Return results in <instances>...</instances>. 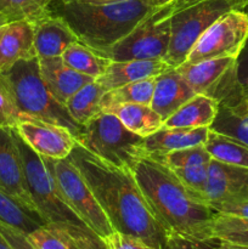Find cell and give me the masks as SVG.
I'll return each instance as SVG.
<instances>
[{
	"label": "cell",
	"instance_id": "2",
	"mask_svg": "<svg viewBox=\"0 0 248 249\" xmlns=\"http://www.w3.org/2000/svg\"><path fill=\"white\" fill-rule=\"evenodd\" d=\"M146 203L165 232L198 240H213L215 212L192 194L172 170L142 155L131 168Z\"/></svg>",
	"mask_w": 248,
	"mask_h": 249
},
{
	"label": "cell",
	"instance_id": "29",
	"mask_svg": "<svg viewBox=\"0 0 248 249\" xmlns=\"http://www.w3.org/2000/svg\"><path fill=\"white\" fill-rule=\"evenodd\" d=\"M56 0H0V15L10 21L33 23L51 11Z\"/></svg>",
	"mask_w": 248,
	"mask_h": 249
},
{
	"label": "cell",
	"instance_id": "10",
	"mask_svg": "<svg viewBox=\"0 0 248 249\" xmlns=\"http://www.w3.org/2000/svg\"><path fill=\"white\" fill-rule=\"evenodd\" d=\"M248 40V15L232 9L221 15L201 36L184 63L223 57L237 58Z\"/></svg>",
	"mask_w": 248,
	"mask_h": 249
},
{
	"label": "cell",
	"instance_id": "22",
	"mask_svg": "<svg viewBox=\"0 0 248 249\" xmlns=\"http://www.w3.org/2000/svg\"><path fill=\"white\" fill-rule=\"evenodd\" d=\"M27 237L36 249H109L106 240L94 231L67 232L44 225Z\"/></svg>",
	"mask_w": 248,
	"mask_h": 249
},
{
	"label": "cell",
	"instance_id": "1",
	"mask_svg": "<svg viewBox=\"0 0 248 249\" xmlns=\"http://www.w3.org/2000/svg\"><path fill=\"white\" fill-rule=\"evenodd\" d=\"M68 158L82 173L114 231L160 248L167 232L151 213L130 169L117 167L77 142Z\"/></svg>",
	"mask_w": 248,
	"mask_h": 249
},
{
	"label": "cell",
	"instance_id": "35",
	"mask_svg": "<svg viewBox=\"0 0 248 249\" xmlns=\"http://www.w3.org/2000/svg\"><path fill=\"white\" fill-rule=\"evenodd\" d=\"M106 242L109 249H160L159 247L150 245L142 238L117 232V231L106 238Z\"/></svg>",
	"mask_w": 248,
	"mask_h": 249
},
{
	"label": "cell",
	"instance_id": "18",
	"mask_svg": "<svg viewBox=\"0 0 248 249\" xmlns=\"http://www.w3.org/2000/svg\"><path fill=\"white\" fill-rule=\"evenodd\" d=\"M41 79L53 97L65 106L67 100L80 88L94 82V78L72 70L62 57L38 58Z\"/></svg>",
	"mask_w": 248,
	"mask_h": 249
},
{
	"label": "cell",
	"instance_id": "32",
	"mask_svg": "<svg viewBox=\"0 0 248 249\" xmlns=\"http://www.w3.org/2000/svg\"><path fill=\"white\" fill-rule=\"evenodd\" d=\"M162 163L164 167L174 172L177 169H184V168L198 167V165H208L212 157L206 150L203 145L192 146V147L182 148V150L172 151L165 155L152 157Z\"/></svg>",
	"mask_w": 248,
	"mask_h": 249
},
{
	"label": "cell",
	"instance_id": "24",
	"mask_svg": "<svg viewBox=\"0 0 248 249\" xmlns=\"http://www.w3.org/2000/svg\"><path fill=\"white\" fill-rule=\"evenodd\" d=\"M106 113L114 114L128 130L143 139L163 126L162 117L147 105H118L106 111Z\"/></svg>",
	"mask_w": 248,
	"mask_h": 249
},
{
	"label": "cell",
	"instance_id": "31",
	"mask_svg": "<svg viewBox=\"0 0 248 249\" xmlns=\"http://www.w3.org/2000/svg\"><path fill=\"white\" fill-rule=\"evenodd\" d=\"M213 236L224 242L248 246V219L216 213L213 221Z\"/></svg>",
	"mask_w": 248,
	"mask_h": 249
},
{
	"label": "cell",
	"instance_id": "40",
	"mask_svg": "<svg viewBox=\"0 0 248 249\" xmlns=\"http://www.w3.org/2000/svg\"><path fill=\"white\" fill-rule=\"evenodd\" d=\"M74 1L83 2L88 5H107V4H117V2L129 1V0H74Z\"/></svg>",
	"mask_w": 248,
	"mask_h": 249
},
{
	"label": "cell",
	"instance_id": "27",
	"mask_svg": "<svg viewBox=\"0 0 248 249\" xmlns=\"http://www.w3.org/2000/svg\"><path fill=\"white\" fill-rule=\"evenodd\" d=\"M61 57L63 62L70 66L72 70L82 74L89 75L95 80L106 72L107 67L112 62L109 58L101 56L94 49L89 48L80 41H77L66 49Z\"/></svg>",
	"mask_w": 248,
	"mask_h": 249
},
{
	"label": "cell",
	"instance_id": "26",
	"mask_svg": "<svg viewBox=\"0 0 248 249\" xmlns=\"http://www.w3.org/2000/svg\"><path fill=\"white\" fill-rule=\"evenodd\" d=\"M204 147L213 160L248 168V145L237 139L209 129Z\"/></svg>",
	"mask_w": 248,
	"mask_h": 249
},
{
	"label": "cell",
	"instance_id": "7",
	"mask_svg": "<svg viewBox=\"0 0 248 249\" xmlns=\"http://www.w3.org/2000/svg\"><path fill=\"white\" fill-rule=\"evenodd\" d=\"M240 10V0H206L174 12L170 19V41L164 61L172 68L186 61L199 36L225 12Z\"/></svg>",
	"mask_w": 248,
	"mask_h": 249
},
{
	"label": "cell",
	"instance_id": "15",
	"mask_svg": "<svg viewBox=\"0 0 248 249\" xmlns=\"http://www.w3.org/2000/svg\"><path fill=\"white\" fill-rule=\"evenodd\" d=\"M209 129L248 145V87L237 83L219 102L218 113Z\"/></svg>",
	"mask_w": 248,
	"mask_h": 249
},
{
	"label": "cell",
	"instance_id": "25",
	"mask_svg": "<svg viewBox=\"0 0 248 249\" xmlns=\"http://www.w3.org/2000/svg\"><path fill=\"white\" fill-rule=\"evenodd\" d=\"M106 90L96 80L80 88L65 104L71 118L78 125L83 126L90 119L101 113V100Z\"/></svg>",
	"mask_w": 248,
	"mask_h": 249
},
{
	"label": "cell",
	"instance_id": "6",
	"mask_svg": "<svg viewBox=\"0 0 248 249\" xmlns=\"http://www.w3.org/2000/svg\"><path fill=\"white\" fill-rule=\"evenodd\" d=\"M75 142L119 168H133L143 153V138L131 133L114 114L101 112L82 126Z\"/></svg>",
	"mask_w": 248,
	"mask_h": 249
},
{
	"label": "cell",
	"instance_id": "19",
	"mask_svg": "<svg viewBox=\"0 0 248 249\" xmlns=\"http://www.w3.org/2000/svg\"><path fill=\"white\" fill-rule=\"evenodd\" d=\"M170 68L164 60L112 61L106 72L97 78L96 82L106 91H109L130 83L157 77Z\"/></svg>",
	"mask_w": 248,
	"mask_h": 249
},
{
	"label": "cell",
	"instance_id": "5",
	"mask_svg": "<svg viewBox=\"0 0 248 249\" xmlns=\"http://www.w3.org/2000/svg\"><path fill=\"white\" fill-rule=\"evenodd\" d=\"M12 131L22 158L29 194L35 204L38 215L44 221L45 226L67 232L92 231L67 206L58 191L50 170L44 162V158L27 145L16 129L12 128Z\"/></svg>",
	"mask_w": 248,
	"mask_h": 249
},
{
	"label": "cell",
	"instance_id": "13",
	"mask_svg": "<svg viewBox=\"0 0 248 249\" xmlns=\"http://www.w3.org/2000/svg\"><path fill=\"white\" fill-rule=\"evenodd\" d=\"M0 190L32 215L40 219L27 186L22 158L15 140L14 131L12 128L2 126H0Z\"/></svg>",
	"mask_w": 248,
	"mask_h": 249
},
{
	"label": "cell",
	"instance_id": "9",
	"mask_svg": "<svg viewBox=\"0 0 248 249\" xmlns=\"http://www.w3.org/2000/svg\"><path fill=\"white\" fill-rule=\"evenodd\" d=\"M170 2L141 22L131 33L108 48L95 50L111 61L164 60L170 41Z\"/></svg>",
	"mask_w": 248,
	"mask_h": 249
},
{
	"label": "cell",
	"instance_id": "43",
	"mask_svg": "<svg viewBox=\"0 0 248 249\" xmlns=\"http://www.w3.org/2000/svg\"><path fill=\"white\" fill-rule=\"evenodd\" d=\"M240 10L248 15V0H240Z\"/></svg>",
	"mask_w": 248,
	"mask_h": 249
},
{
	"label": "cell",
	"instance_id": "16",
	"mask_svg": "<svg viewBox=\"0 0 248 249\" xmlns=\"http://www.w3.org/2000/svg\"><path fill=\"white\" fill-rule=\"evenodd\" d=\"M32 24L34 32V46L38 58L62 56L66 49L79 41L68 22L53 11V9Z\"/></svg>",
	"mask_w": 248,
	"mask_h": 249
},
{
	"label": "cell",
	"instance_id": "12",
	"mask_svg": "<svg viewBox=\"0 0 248 249\" xmlns=\"http://www.w3.org/2000/svg\"><path fill=\"white\" fill-rule=\"evenodd\" d=\"M203 199L214 212L248 201V168L226 164L212 158Z\"/></svg>",
	"mask_w": 248,
	"mask_h": 249
},
{
	"label": "cell",
	"instance_id": "11",
	"mask_svg": "<svg viewBox=\"0 0 248 249\" xmlns=\"http://www.w3.org/2000/svg\"><path fill=\"white\" fill-rule=\"evenodd\" d=\"M235 57L213 58L196 63H182L175 70L185 78L195 94L220 101L237 84Z\"/></svg>",
	"mask_w": 248,
	"mask_h": 249
},
{
	"label": "cell",
	"instance_id": "39",
	"mask_svg": "<svg viewBox=\"0 0 248 249\" xmlns=\"http://www.w3.org/2000/svg\"><path fill=\"white\" fill-rule=\"evenodd\" d=\"M202 1H206V0H172L170 1V7H172L173 14H174V12L186 9V7L192 6V5L198 4V2Z\"/></svg>",
	"mask_w": 248,
	"mask_h": 249
},
{
	"label": "cell",
	"instance_id": "14",
	"mask_svg": "<svg viewBox=\"0 0 248 249\" xmlns=\"http://www.w3.org/2000/svg\"><path fill=\"white\" fill-rule=\"evenodd\" d=\"M17 133L38 155L53 160H63L75 146L74 134L68 128L36 119H22L16 126Z\"/></svg>",
	"mask_w": 248,
	"mask_h": 249
},
{
	"label": "cell",
	"instance_id": "20",
	"mask_svg": "<svg viewBox=\"0 0 248 249\" xmlns=\"http://www.w3.org/2000/svg\"><path fill=\"white\" fill-rule=\"evenodd\" d=\"M195 95L185 78L175 68H170L156 77L151 107L164 122Z\"/></svg>",
	"mask_w": 248,
	"mask_h": 249
},
{
	"label": "cell",
	"instance_id": "45",
	"mask_svg": "<svg viewBox=\"0 0 248 249\" xmlns=\"http://www.w3.org/2000/svg\"><path fill=\"white\" fill-rule=\"evenodd\" d=\"M159 1H167V2H170L172 0H159Z\"/></svg>",
	"mask_w": 248,
	"mask_h": 249
},
{
	"label": "cell",
	"instance_id": "28",
	"mask_svg": "<svg viewBox=\"0 0 248 249\" xmlns=\"http://www.w3.org/2000/svg\"><path fill=\"white\" fill-rule=\"evenodd\" d=\"M155 87L156 77H153L130 83V84L123 85V87H119L117 89L106 91L101 100V112H106L112 107L124 104L151 106Z\"/></svg>",
	"mask_w": 248,
	"mask_h": 249
},
{
	"label": "cell",
	"instance_id": "36",
	"mask_svg": "<svg viewBox=\"0 0 248 249\" xmlns=\"http://www.w3.org/2000/svg\"><path fill=\"white\" fill-rule=\"evenodd\" d=\"M0 232L6 238V241L11 246L12 249H36L29 242L26 233L2 223V221H0Z\"/></svg>",
	"mask_w": 248,
	"mask_h": 249
},
{
	"label": "cell",
	"instance_id": "44",
	"mask_svg": "<svg viewBox=\"0 0 248 249\" xmlns=\"http://www.w3.org/2000/svg\"><path fill=\"white\" fill-rule=\"evenodd\" d=\"M6 22H7V19L5 18V17L2 16V15H0V27H1L4 23H6Z\"/></svg>",
	"mask_w": 248,
	"mask_h": 249
},
{
	"label": "cell",
	"instance_id": "30",
	"mask_svg": "<svg viewBox=\"0 0 248 249\" xmlns=\"http://www.w3.org/2000/svg\"><path fill=\"white\" fill-rule=\"evenodd\" d=\"M0 221L22 231L26 235L45 225L43 220L32 215L2 190H0Z\"/></svg>",
	"mask_w": 248,
	"mask_h": 249
},
{
	"label": "cell",
	"instance_id": "23",
	"mask_svg": "<svg viewBox=\"0 0 248 249\" xmlns=\"http://www.w3.org/2000/svg\"><path fill=\"white\" fill-rule=\"evenodd\" d=\"M219 104L212 97L196 94L163 122L167 128H209L218 113Z\"/></svg>",
	"mask_w": 248,
	"mask_h": 249
},
{
	"label": "cell",
	"instance_id": "37",
	"mask_svg": "<svg viewBox=\"0 0 248 249\" xmlns=\"http://www.w3.org/2000/svg\"><path fill=\"white\" fill-rule=\"evenodd\" d=\"M236 75L243 87H248V40L236 60Z\"/></svg>",
	"mask_w": 248,
	"mask_h": 249
},
{
	"label": "cell",
	"instance_id": "3",
	"mask_svg": "<svg viewBox=\"0 0 248 249\" xmlns=\"http://www.w3.org/2000/svg\"><path fill=\"white\" fill-rule=\"evenodd\" d=\"M167 4L159 0H129L88 5L74 0H56L53 11L68 22L80 43L100 50L125 38L141 22Z\"/></svg>",
	"mask_w": 248,
	"mask_h": 249
},
{
	"label": "cell",
	"instance_id": "17",
	"mask_svg": "<svg viewBox=\"0 0 248 249\" xmlns=\"http://www.w3.org/2000/svg\"><path fill=\"white\" fill-rule=\"evenodd\" d=\"M36 57L33 24L28 21H10L0 27V72L16 62Z\"/></svg>",
	"mask_w": 248,
	"mask_h": 249
},
{
	"label": "cell",
	"instance_id": "38",
	"mask_svg": "<svg viewBox=\"0 0 248 249\" xmlns=\"http://www.w3.org/2000/svg\"><path fill=\"white\" fill-rule=\"evenodd\" d=\"M215 213L228 214V215H235L240 216V218L248 219V201L243 202V203L232 204V206H225L219 208Z\"/></svg>",
	"mask_w": 248,
	"mask_h": 249
},
{
	"label": "cell",
	"instance_id": "42",
	"mask_svg": "<svg viewBox=\"0 0 248 249\" xmlns=\"http://www.w3.org/2000/svg\"><path fill=\"white\" fill-rule=\"evenodd\" d=\"M0 249H12V247L9 245V242H7L6 238L2 236L1 232H0Z\"/></svg>",
	"mask_w": 248,
	"mask_h": 249
},
{
	"label": "cell",
	"instance_id": "8",
	"mask_svg": "<svg viewBox=\"0 0 248 249\" xmlns=\"http://www.w3.org/2000/svg\"><path fill=\"white\" fill-rule=\"evenodd\" d=\"M43 158L67 206L100 237L104 240L109 237L114 232L113 228L72 160L68 157L63 160Z\"/></svg>",
	"mask_w": 248,
	"mask_h": 249
},
{
	"label": "cell",
	"instance_id": "4",
	"mask_svg": "<svg viewBox=\"0 0 248 249\" xmlns=\"http://www.w3.org/2000/svg\"><path fill=\"white\" fill-rule=\"evenodd\" d=\"M1 73L22 119L32 118L66 126L74 136L79 133L82 126L71 118L66 107L51 95L41 79L38 57L18 61Z\"/></svg>",
	"mask_w": 248,
	"mask_h": 249
},
{
	"label": "cell",
	"instance_id": "41",
	"mask_svg": "<svg viewBox=\"0 0 248 249\" xmlns=\"http://www.w3.org/2000/svg\"><path fill=\"white\" fill-rule=\"evenodd\" d=\"M216 249H248V246L243 245H236V243L224 242V241H219Z\"/></svg>",
	"mask_w": 248,
	"mask_h": 249
},
{
	"label": "cell",
	"instance_id": "33",
	"mask_svg": "<svg viewBox=\"0 0 248 249\" xmlns=\"http://www.w3.org/2000/svg\"><path fill=\"white\" fill-rule=\"evenodd\" d=\"M21 119V114L15 105L6 79L0 72V126L15 128Z\"/></svg>",
	"mask_w": 248,
	"mask_h": 249
},
{
	"label": "cell",
	"instance_id": "34",
	"mask_svg": "<svg viewBox=\"0 0 248 249\" xmlns=\"http://www.w3.org/2000/svg\"><path fill=\"white\" fill-rule=\"evenodd\" d=\"M219 240H198L174 232L165 233L160 249H216Z\"/></svg>",
	"mask_w": 248,
	"mask_h": 249
},
{
	"label": "cell",
	"instance_id": "21",
	"mask_svg": "<svg viewBox=\"0 0 248 249\" xmlns=\"http://www.w3.org/2000/svg\"><path fill=\"white\" fill-rule=\"evenodd\" d=\"M209 128H167L162 126L152 135L143 139V153L150 157H158L172 151L182 150L192 146L203 145Z\"/></svg>",
	"mask_w": 248,
	"mask_h": 249
}]
</instances>
